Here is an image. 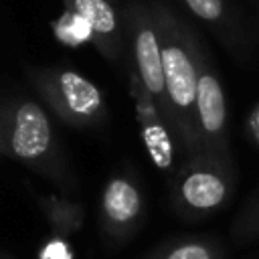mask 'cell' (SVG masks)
I'll return each instance as SVG.
<instances>
[{
    "instance_id": "cell-1",
    "label": "cell",
    "mask_w": 259,
    "mask_h": 259,
    "mask_svg": "<svg viewBox=\"0 0 259 259\" xmlns=\"http://www.w3.org/2000/svg\"><path fill=\"white\" fill-rule=\"evenodd\" d=\"M152 12L156 18L162 49V73L166 89L164 117L184 152L188 156H194L200 152L194 121V97L198 53L202 45L190 30V26L168 4L154 2Z\"/></svg>"
},
{
    "instance_id": "cell-2",
    "label": "cell",
    "mask_w": 259,
    "mask_h": 259,
    "mask_svg": "<svg viewBox=\"0 0 259 259\" xmlns=\"http://www.w3.org/2000/svg\"><path fill=\"white\" fill-rule=\"evenodd\" d=\"M0 152L57 182H67L69 170L53 121L45 107L32 99H18L0 109Z\"/></svg>"
},
{
    "instance_id": "cell-3",
    "label": "cell",
    "mask_w": 259,
    "mask_h": 259,
    "mask_svg": "<svg viewBox=\"0 0 259 259\" xmlns=\"http://www.w3.org/2000/svg\"><path fill=\"white\" fill-rule=\"evenodd\" d=\"M237 188L233 158L194 154L178 170L172 188L176 210L190 219H206L229 204Z\"/></svg>"
},
{
    "instance_id": "cell-4",
    "label": "cell",
    "mask_w": 259,
    "mask_h": 259,
    "mask_svg": "<svg viewBox=\"0 0 259 259\" xmlns=\"http://www.w3.org/2000/svg\"><path fill=\"white\" fill-rule=\"evenodd\" d=\"M30 81L65 125L87 130L105 121L101 89L85 75L73 69H40L30 73Z\"/></svg>"
},
{
    "instance_id": "cell-5",
    "label": "cell",
    "mask_w": 259,
    "mask_h": 259,
    "mask_svg": "<svg viewBox=\"0 0 259 259\" xmlns=\"http://www.w3.org/2000/svg\"><path fill=\"white\" fill-rule=\"evenodd\" d=\"M194 121H196V136L202 154L233 158L229 148V115H227L225 89L217 69L212 67L202 47L198 53Z\"/></svg>"
},
{
    "instance_id": "cell-6",
    "label": "cell",
    "mask_w": 259,
    "mask_h": 259,
    "mask_svg": "<svg viewBox=\"0 0 259 259\" xmlns=\"http://www.w3.org/2000/svg\"><path fill=\"white\" fill-rule=\"evenodd\" d=\"M123 26L132 38V53L136 63V75L152 95L160 111H166V89L162 73V49L160 34L152 6L144 2H132L123 10Z\"/></svg>"
},
{
    "instance_id": "cell-7",
    "label": "cell",
    "mask_w": 259,
    "mask_h": 259,
    "mask_svg": "<svg viewBox=\"0 0 259 259\" xmlns=\"http://www.w3.org/2000/svg\"><path fill=\"white\" fill-rule=\"evenodd\" d=\"M223 47L241 63L249 65L255 59V38L249 34L239 8L231 0H180Z\"/></svg>"
},
{
    "instance_id": "cell-8",
    "label": "cell",
    "mask_w": 259,
    "mask_h": 259,
    "mask_svg": "<svg viewBox=\"0 0 259 259\" xmlns=\"http://www.w3.org/2000/svg\"><path fill=\"white\" fill-rule=\"evenodd\" d=\"M144 196L140 186L130 176H113L107 180L101 192V229L113 241H125L132 237L142 221Z\"/></svg>"
},
{
    "instance_id": "cell-9",
    "label": "cell",
    "mask_w": 259,
    "mask_h": 259,
    "mask_svg": "<svg viewBox=\"0 0 259 259\" xmlns=\"http://www.w3.org/2000/svg\"><path fill=\"white\" fill-rule=\"evenodd\" d=\"M132 95L136 101V115L144 146L156 168L162 172H170L174 168V140H172L174 134L164 113L160 111V107L146 91V87L142 85L136 73H132Z\"/></svg>"
},
{
    "instance_id": "cell-10",
    "label": "cell",
    "mask_w": 259,
    "mask_h": 259,
    "mask_svg": "<svg viewBox=\"0 0 259 259\" xmlns=\"http://www.w3.org/2000/svg\"><path fill=\"white\" fill-rule=\"evenodd\" d=\"M73 16L85 26L97 49L109 59L121 55V30L119 12L111 0H63Z\"/></svg>"
},
{
    "instance_id": "cell-11",
    "label": "cell",
    "mask_w": 259,
    "mask_h": 259,
    "mask_svg": "<svg viewBox=\"0 0 259 259\" xmlns=\"http://www.w3.org/2000/svg\"><path fill=\"white\" fill-rule=\"evenodd\" d=\"M223 247L214 239H180L158 249L150 259H223Z\"/></svg>"
},
{
    "instance_id": "cell-12",
    "label": "cell",
    "mask_w": 259,
    "mask_h": 259,
    "mask_svg": "<svg viewBox=\"0 0 259 259\" xmlns=\"http://www.w3.org/2000/svg\"><path fill=\"white\" fill-rule=\"evenodd\" d=\"M40 208L51 221L53 229L65 235L75 233L83 223V210L79 204L61 198H40Z\"/></svg>"
},
{
    "instance_id": "cell-13",
    "label": "cell",
    "mask_w": 259,
    "mask_h": 259,
    "mask_svg": "<svg viewBox=\"0 0 259 259\" xmlns=\"http://www.w3.org/2000/svg\"><path fill=\"white\" fill-rule=\"evenodd\" d=\"M233 237L239 243H251L259 239V194L239 212L233 225Z\"/></svg>"
},
{
    "instance_id": "cell-14",
    "label": "cell",
    "mask_w": 259,
    "mask_h": 259,
    "mask_svg": "<svg viewBox=\"0 0 259 259\" xmlns=\"http://www.w3.org/2000/svg\"><path fill=\"white\" fill-rule=\"evenodd\" d=\"M245 127H247V134L249 138L259 146V103L249 111L247 115V121H245Z\"/></svg>"
},
{
    "instance_id": "cell-15",
    "label": "cell",
    "mask_w": 259,
    "mask_h": 259,
    "mask_svg": "<svg viewBox=\"0 0 259 259\" xmlns=\"http://www.w3.org/2000/svg\"><path fill=\"white\" fill-rule=\"evenodd\" d=\"M0 259H8V257H6V255H2V253H0Z\"/></svg>"
}]
</instances>
